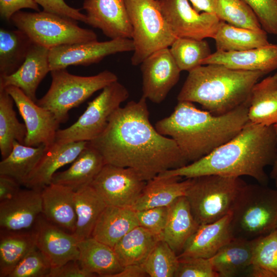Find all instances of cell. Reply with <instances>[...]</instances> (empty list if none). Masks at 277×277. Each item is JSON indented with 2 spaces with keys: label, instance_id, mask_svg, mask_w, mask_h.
Masks as SVG:
<instances>
[{
  "label": "cell",
  "instance_id": "1",
  "mask_svg": "<svg viewBox=\"0 0 277 277\" xmlns=\"http://www.w3.org/2000/svg\"><path fill=\"white\" fill-rule=\"evenodd\" d=\"M146 101L142 96L118 108L103 133L89 143L105 164L134 169L148 181L188 163L175 142L152 126Z\"/></svg>",
  "mask_w": 277,
  "mask_h": 277
},
{
  "label": "cell",
  "instance_id": "2",
  "mask_svg": "<svg viewBox=\"0 0 277 277\" xmlns=\"http://www.w3.org/2000/svg\"><path fill=\"white\" fill-rule=\"evenodd\" d=\"M277 156V144L273 125L248 122L232 139L207 155L157 176H177L186 179L204 175L248 176L259 184L267 185L269 177L265 168L273 166Z\"/></svg>",
  "mask_w": 277,
  "mask_h": 277
},
{
  "label": "cell",
  "instance_id": "3",
  "mask_svg": "<svg viewBox=\"0 0 277 277\" xmlns=\"http://www.w3.org/2000/svg\"><path fill=\"white\" fill-rule=\"evenodd\" d=\"M249 102L223 115H214L181 101L155 128L176 144L188 164L207 155L234 137L249 122Z\"/></svg>",
  "mask_w": 277,
  "mask_h": 277
},
{
  "label": "cell",
  "instance_id": "4",
  "mask_svg": "<svg viewBox=\"0 0 277 277\" xmlns=\"http://www.w3.org/2000/svg\"><path fill=\"white\" fill-rule=\"evenodd\" d=\"M265 75L220 64L202 65L188 72L177 99L197 103L213 114L223 115L249 102L253 87Z\"/></svg>",
  "mask_w": 277,
  "mask_h": 277
},
{
  "label": "cell",
  "instance_id": "5",
  "mask_svg": "<svg viewBox=\"0 0 277 277\" xmlns=\"http://www.w3.org/2000/svg\"><path fill=\"white\" fill-rule=\"evenodd\" d=\"M233 239L254 240L277 228V188L246 184L231 212Z\"/></svg>",
  "mask_w": 277,
  "mask_h": 277
},
{
  "label": "cell",
  "instance_id": "6",
  "mask_svg": "<svg viewBox=\"0 0 277 277\" xmlns=\"http://www.w3.org/2000/svg\"><path fill=\"white\" fill-rule=\"evenodd\" d=\"M185 196L199 225L215 222L231 213L247 184L240 177L208 174L191 178Z\"/></svg>",
  "mask_w": 277,
  "mask_h": 277
},
{
  "label": "cell",
  "instance_id": "7",
  "mask_svg": "<svg viewBox=\"0 0 277 277\" xmlns=\"http://www.w3.org/2000/svg\"><path fill=\"white\" fill-rule=\"evenodd\" d=\"M50 73V88L36 103L51 111L60 124L68 121L71 109L78 107L95 92L118 81L117 75L109 70L88 76L70 74L66 69L52 70Z\"/></svg>",
  "mask_w": 277,
  "mask_h": 277
},
{
  "label": "cell",
  "instance_id": "8",
  "mask_svg": "<svg viewBox=\"0 0 277 277\" xmlns=\"http://www.w3.org/2000/svg\"><path fill=\"white\" fill-rule=\"evenodd\" d=\"M132 28L133 66L154 52L169 48L177 38L164 17L157 0H125Z\"/></svg>",
  "mask_w": 277,
  "mask_h": 277
},
{
  "label": "cell",
  "instance_id": "9",
  "mask_svg": "<svg viewBox=\"0 0 277 277\" xmlns=\"http://www.w3.org/2000/svg\"><path fill=\"white\" fill-rule=\"evenodd\" d=\"M32 42L49 49L60 46L97 41L96 34L80 27L76 21L45 11H19L11 20Z\"/></svg>",
  "mask_w": 277,
  "mask_h": 277
},
{
  "label": "cell",
  "instance_id": "10",
  "mask_svg": "<svg viewBox=\"0 0 277 277\" xmlns=\"http://www.w3.org/2000/svg\"><path fill=\"white\" fill-rule=\"evenodd\" d=\"M129 96L127 89L118 81L106 86L88 103L86 109L74 123L57 130L55 142H90L96 138L106 128L111 115Z\"/></svg>",
  "mask_w": 277,
  "mask_h": 277
},
{
  "label": "cell",
  "instance_id": "11",
  "mask_svg": "<svg viewBox=\"0 0 277 277\" xmlns=\"http://www.w3.org/2000/svg\"><path fill=\"white\" fill-rule=\"evenodd\" d=\"M147 182L134 169L105 164L90 185L107 206L131 208Z\"/></svg>",
  "mask_w": 277,
  "mask_h": 277
},
{
  "label": "cell",
  "instance_id": "12",
  "mask_svg": "<svg viewBox=\"0 0 277 277\" xmlns=\"http://www.w3.org/2000/svg\"><path fill=\"white\" fill-rule=\"evenodd\" d=\"M161 12L177 37L214 38L220 20L214 13L199 12L188 0H157Z\"/></svg>",
  "mask_w": 277,
  "mask_h": 277
},
{
  "label": "cell",
  "instance_id": "13",
  "mask_svg": "<svg viewBox=\"0 0 277 277\" xmlns=\"http://www.w3.org/2000/svg\"><path fill=\"white\" fill-rule=\"evenodd\" d=\"M133 50L132 39L127 38L60 46L49 49L50 68L52 71L69 66H88L97 63L109 55Z\"/></svg>",
  "mask_w": 277,
  "mask_h": 277
},
{
  "label": "cell",
  "instance_id": "14",
  "mask_svg": "<svg viewBox=\"0 0 277 277\" xmlns=\"http://www.w3.org/2000/svg\"><path fill=\"white\" fill-rule=\"evenodd\" d=\"M12 97L27 129L24 145L49 147L55 141L60 123L49 110L39 106L21 89L14 86L4 89Z\"/></svg>",
  "mask_w": 277,
  "mask_h": 277
},
{
  "label": "cell",
  "instance_id": "15",
  "mask_svg": "<svg viewBox=\"0 0 277 277\" xmlns=\"http://www.w3.org/2000/svg\"><path fill=\"white\" fill-rule=\"evenodd\" d=\"M142 77V96L159 104L178 82L181 71L169 48L159 50L140 64Z\"/></svg>",
  "mask_w": 277,
  "mask_h": 277
},
{
  "label": "cell",
  "instance_id": "16",
  "mask_svg": "<svg viewBox=\"0 0 277 277\" xmlns=\"http://www.w3.org/2000/svg\"><path fill=\"white\" fill-rule=\"evenodd\" d=\"M88 24L111 39L131 38L132 28L125 0H85Z\"/></svg>",
  "mask_w": 277,
  "mask_h": 277
},
{
  "label": "cell",
  "instance_id": "17",
  "mask_svg": "<svg viewBox=\"0 0 277 277\" xmlns=\"http://www.w3.org/2000/svg\"><path fill=\"white\" fill-rule=\"evenodd\" d=\"M33 229L36 236V246L47 258L52 268L77 260L78 241L73 233L49 222L42 214Z\"/></svg>",
  "mask_w": 277,
  "mask_h": 277
},
{
  "label": "cell",
  "instance_id": "18",
  "mask_svg": "<svg viewBox=\"0 0 277 277\" xmlns=\"http://www.w3.org/2000/svg\"><path fill=\"white\" fill-rule=\"evenodd\" d=\"M42 214L41 190L21 189L12 198L0 202L1 230H31Z\"/></svg>",
  "mask_w": 277,
  "mask_h": 277
},
{
  "label": "cell",
  "instance_id": "19",
  "mask_svg": "<svg viewBox=\"0 0 277 277\" xmlns=\"http://www.w3.org/2000/svg\"><path fill=\"white\" fill-rule=\"evenodd\" d=\"M49 55V49L33 43L19 69L10 75L0 76V90L14 86L36 102L37 87L47 74L51 71Z\"/></svg>",
  "mask_w": 277,
  "mask_h": 277
},
{
  "label": "cell",
  "instance_id": "20",
  "mask_svg": "<svg viewBox=\"0 0 277 277\" xmlns=\"http://www.w3.org/2000/svg\"><path fill=\"white\" fill-rule=\"evenodd\" d=\"M89 142L67 143L55 142L46 150L24 184L27 188L42 190L51 183L53 175L61 167L72 163Z\"/></svg>",
  "mask_w": 277,
  "mask_h": 277
},
{
  "label": "cell",
  "instance_id": "21",
  "mask_svg": "<svg viewBox=\"0 0 277 277\" xmlns=\"http://www.w3.org/2000/svg\"><path fill=\"white\" fill-rule=\"evenodd\" d=\"M220 64L240 70L261 71L265 75L277 69V43L249 50L216 51L202 62V65Z\"/></svg>",
  "mask_w": 277,
  "mask_h": 277
},
{
  "label": "cell",
  "instance_id": "22",
  "mask_svg": "<svg viewBox=\"0 0 277 277\" xmlns=\"http://www.w3.org/2000/svg\"><path fill=\"white\" fill-rule=\"evenodd\" d=\"M231 220L230 213L215 222L200 225L178 256L212 258L233 239Z\"/></svg>",
  "mask_w": 277,
  "mask_h": 277
},
{
  "label": "cell",
  "instance_id": "23",
  "mask_svg": "<svg viewBox=\"0 0 277 277\" xmlns=\"http://www.w3.org/2000/svg\"><path fill=\"white\" fill-rule=\"evenodd\" d=\"M71 188L51 183L41 190L42 214L51 223L71 233L76 228V215Z\"/></svg>",
  "mask_w": 277,
  "mask_h": 277
},
{
  "label": "cell",
  "instance_id": "24",
  "mask_svg": "<svg viewBox=\"0 0 277 277\" xmlns=\"http://www.w3.org/2000/svg\"><path fill=\"white\" fill-rule=\"evenodd\" d=\"M105 162L101 153L89 143L67 169L56 172L51 183L71 188L74 191L90 186Z\"/></svg>",
  "mask_w": 277,
  "mask_h": 277
},
{
  "label": "cell",
  "instance_id": "25",
  "mask_svg": "<svg viewBox=\"0 0 277 277\" xmlns=\"http://www.w3.org/2000/svg\"><path fill=\"white\" fill-rule=\"evenodd\" d=\"M255 240L233 239L209 259L219 277L248 275Z\"/></svg>",
  "mask_w": 277,
  "mask_h": 277
},
{
  "label": "cell",
  "instance_id": "26",
  "mask_svg": "<svg viewBox=\"0 0 277 277\" xmlns=\"http://www.w3.org/2000/svg\"><path fill=\"white\" fill-rule=\"evenodd\" d=\"M199 225L186 197H179L169 206L168 220L161 235V240L166 242L178 255Z\"/></svg>",
  "mask_w": 277,
  "mask_h": 277
},
{
  "label": "cell",
  "instance_id": "27",
  "mask_svg": "<svg viewBox=\"0 0 277 277\" xmlns=\"http://www.w3.org/2000/svg\"><path fill=\"white\" fill-rule=\"evenodd\" d=\"M78 248L80 266L97 276L112 277L124 268L113 248L92 236L79 241Z\"/></svg>",
  "mask_w": 277,
  "mask_h": 277
},
{
  "label": "cell",
  "instance_id": "28",
  "mask_svg": "<svg viewBox=\"0 0 277 277\" xmlns=\"http://www.w3.org/2000/svg\"><path fill=\"white\" fill-rule=\"evenodd\" d=\"M157 176L147 181L141 195L131 208L137 211L156 207H168L179 197L185 196L191 178Z\"/></svg>",
  "mask_w": 277,
  "mask_h": 277
},
{
  "label": "cell",
  "instance_id": "29",
  "mask_svg": "<svg viewBox=\"0 0 277 277\" xmlns=\"http://www.w3.org/2000/svg\"><path fill=\"white\" fill-rule=\"evenodd\" d=\"M138 226L135 211L107 206L100 215L91 236L113 248L128 232Z\"/></svg>",
  "mask_w": 277,
  "mask_h": 277
},
{
  "label": "cell",
  "instance_id": "30",
  "mask_svg": "<svg viewBox=\"0 0 277 277\" xmlns=\"http://www.w3.org/2000/svg\"><path fill=\"white\" fill-rule=\"evenodd\" d=\"M249 122L266 126L277 123V72L253 87L248 110Z\"/></svg>",
  "mask_w": 277,
  "mask_h": 277
},
{
  "label": "cell",
  "instance_id": "31",
  "mask_svg": "<svg viewBox=\"0 0 277 277\" xmlns=\"http://www.w3.org/2000/svg\"><path fill=\"white\" fill-rule=\"evenodd\" d=\"M36 246L33 228L25 231L0 230V277H8L23 258Z\"/></svg>",
  "mask_w": 277,
  "mask_h": 277
},
{
  "label": "cell",
  "instance_id": "32",
  "mask_svg": "<svg viewBox=\"0 0 277 277\" xmlns=\"http://www.w3.org/2000/svg\"><path fill=\"white\" fill-rule=\"evenodd\" d=\"M160 240V235L137 226L123 237L113 248L124 267L142 264Z\"/></svg>",
  "mask_w": 277,
  "mask_h": 277
},
{
  "label": "cell",
  "instance_id": "33",
  "mask_svg": "<svg viewBox=\"0 0 277 277\" xmlns=\"http://www.w3.org/2000/svg\"><path fill=\"white\" fill-rule=\"evenodd\" d=\"M216 51H241L270 44L263 29L254 30L237 27L221 21L213 38Z\"/></svg>",
  "mask_w": 277,
  "mask_h": 277
},
{
  "label": "cell",
  "instance_id": "34",
  "mask_svg": "<svg viewBox=\"0 0 277 277\" xmlns=\"http://www.w3.org/2000/svg\"><path fill=\"white\" fill-rule=\"evenodd\" d=\"M76 228L73 233L79 241L91 236L96 223L106 204L91 186L75 191Z\"/></svg>",
  "mask_w": 277,
  "mask_h": 277
},
{
  "label": "cell",
  "instance_id": "35",
  "mask_svg": "<svg viewBox=\"0 0 277 277\" xmlns=\"http://www.w3.org/2000/svg\"><path fill=\"white\" fill-rule=\"evenodd\" d=\"M46 148L44 144L29 146L15 141L10 154L0 162V174L11 176L24 186Z\"/></svg>",
  "mask_w": 277,
  "mask_h": 277
},
{
  "label": "cell",
  "instance_id": "36",
  "mask_svg": "<svg viewBox=\"0 0 277 277\" xmlns=\"http://www.w3.org/2000/svg\"><path fill=\"white\" fill-rule=\"evenodd\" d=\"M19 29H0V76L10 75L24 62L33 44Z\"/></svg>",
  "mask_w": 277,
  "mask_h": 277
},
{
  "label": "cell",
  "instance_id": "37",
  "mask_svg": "<svg viewBox=\"0 0 277 277\" xmlns=\"http://www.w3.org/2000/svg\"><path fill=\"white\" fill-rule=\"evenodd\" d=\"M14 101L5 89L0 90V151L2 159L11 152L15 141L24 144L27 134L13 109Z\"/></svg>",
  "mask_w": 277,
  "mask_h": 277
},
{
  "label": "cell",
  "instance_id": "38",
  "mask_svg": "<svg viewBox=\"0 0 277 277\" xmlns=\"http://www.w3.org/2000/svg\"><path fill=\"white\" fill-rule=\"evenodd\" d=\"M248 276L277 277V228L256 239Z\"/></svg>",
  "mask_w": 277,
  "mask_h": 277
},
{
  "label": "cell",
  "instance_id": "39",
  "mask_svg": "<svg viewBox=\"0 0 277 277\" xmlns=\"http://www.w3.org/2000/svg\"><path fill=\"white\" fill-rule=\"evenodd\" d=\"M169 48L180 70L188 72L202 66V62L212 53L205 39L177 37Z\"/></svg>",
  "mask_w": 277,
  "mask_h": 277
},
{
  "label": "cell",
  "instance_id": "40",
  "mask_svg": "<svg viewBox=\"0 0 277 277\" xmlns=\"http://www.w3.org/2000/svg\"><path fill=\"white\" fill-rule=\"evenodd\" d=\"M215 14L220 21L237 27L263 29L254 11L243 0H217Z\"/></svg>",
  "mask_w": 277,
  "mask_h": 277
},
{
  "label": "cell",
  "instance_id": "41",
  "mask_svg": "<svg viewBox=\"0 0 277 277\" xmlns=\"http://www.w3.org/2000/svg\"><path fill=\"white\" fill-rule=\"evenodd\" d=\"M178 263V255L160 240L142 265L148 276L174 277Z\"/></svg>",
  "mask_w": 277,
  "mask_h": 277
},
{
  "label": "cell",
  "instance_id": "42",
  "mask_svg": "<svg viewBox=\"0 0 277 277\" xmlns=\"http://www.w3.org/2000/svg\"><path fill=\"white\" fill-rule=\"evenodd\" d=\"M51 264L37 246L18 263L8 277H47Z\"/></svg>",
  "mask_w": 277,
  "mask_h": 277
},
{
  "label": "cell",
  "instance_id": "43",
  "mask_svg": "<svg viewBox=\"0 0 277 277\" xmlns=\"http://www.w3.org/2000/svg\"><path fill=\"white\" fill-rule=\"evenodd\" d=\"M174 277H219L209 259L199 257H179Z\"/></svg>",
  "mask_w": 277,
  "mask_h": 277
},
{
  "label": "cell",
  "instance_id": "44",
  "mask_svg": "<svg viewBox=\"0 0 277 277\" xmlns=\"http://www.w3.org/2000/svg\"><path fill=\"white\" fill-rule=\"evenodd\" d=\"M254 11L262 28L277 35V0H243Z\"/></svg>",
  "mask_w": 277,
  "mask_h": 277
},
{
  "label": "cell",
  "instance_id": "45",
  "mask_svg": "<svg viewBox=\"0 0 277 277\" xmlns=\"http://www.w3.org/2000/svg\"><path fill=\"white\" fill-rule=\"evenodd\" d=\"M168 207H156L135 211L138 226L161 236L166 225Z\"/></svg>",
  "mask_w": 277,
  "mask_h": 277
},
{
  "label": "cell",
  "instance_id": "46",
  "mask_svg": "<svg viewBox=\"0 0 277 277\" xmlns=\"http://www.w3.org/2000/svg\"><path fill=\"white\" fill-rule=\"evenodd\" d=\"M43 10L87 24L86 14L68 5L64 0H35Z\"/></svg>",
  "mask_w": 277,
  "mask_h": 277
},
{
  "label": "cell",
  "instance_id": "47",
  "mask_svg": "<svg viewBox=\"0 0 277 277\" xmlns=\"http://www.w3.org/2000/svg\"><path fill=\"white\" fill-rule=\"evenodd\" d=\"M23 8L40 11L38 5L35 0H0V15L6 21H10L15 13Z\"/></svg>",
  "mask_w": 277,
  "mask_h": 277
},
{
  "label": "cell",
  "instance_id": "48",
  "mask_svg": "<svg viewBox=\"0 0 277 277\" xmlns=\"http://www.w3.org/2000/svg\"><path fill=\"white\" fill-rule=\"evenodd\" d=\"M96 275L84 270L77 260H71L56 267L51 268L47 277H94Z\"/></svg>",
  "mask_w": 277,
  "mask_h": 277
},
{
  "label": "cell",
  "instance_id": "49",
  "mask_svg": "<svg viewBox=\"0 0 277 277\" xmlns=\"http://www.w3.org/2000/svg\"><path fill=\"white\" fill-rule=\"evenodd\" d=\"M21 185L14 179L0 174V202L15 195L21 190Z\"/></svg>",
  "mask_w": 277,
  "mask_h": 277
},
{
  "label": "cell",
  "instance_id": "50",
  "mask_svg": "<svg viewBox=\"0 0 277 277\" xmlns=\"http://www.w3.org/2000/svg\"><path fill=\"white\" fill-rule=\"evenodd\" d=\"M148 276L142 264L126 266L120 272L112 277H144Z\"/></svg>",
  "mask_w": 277,
  "mask_h": 277
},
{
  "label": "cell",
  "instance_id": "51",
  "mask_svg": "<svg viewBox=\"0 0 277 277\" xmlns=\"http://www.w3.org/2000/svg\"><path fill=\"white\" fill-rule=\"evenodd\" d=\"M193 8L199 12L215 14L217 0H188Z\"/></svg>",
  "mask_w": 277,
  "mask_h": 277
},
{
  "label": "cell",
  "instance_id": "52",
  "mask_svg": "<svg viewBox=\"0 0 277 277\" xmlns=\"http://www.w3.org/2000/svg\"><path fill=\"white\" fill-rule=\"evenodd\" d=\"M276 138L277 144V123L273 125ZM270 176L271 179L275 180L277 178V156L275 161L272 166V169L270 174Z\"/></svg>",
  "mask_w": 277,
  "mask_h": 277
},
{
  "label": "cell",
  "instance_id": "53",
  "mask_svg": "<svg viewBox=\"0 0 277 277\" xmlns=\"http://www.w3.org/2000/svg\"><path fill=\"white\" fill-rule=\"evenodd\" d=\"M275 186L277 188V178L275 179Z\"/></svg>",
  "mask_w": 277,
  "mask_h": 277
}]
</instances>
